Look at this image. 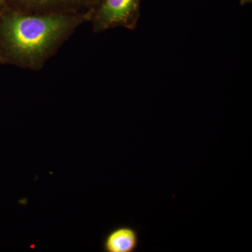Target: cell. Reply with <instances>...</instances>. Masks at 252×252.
Segmentation results:
<instances>
[{
    "label": "cell",
    "mask_w": 252,
    "mask_h": 252,
    "mask_svg": "<svg viewBox=\"0 0 252 252\" xmlns=\"http://www.w3.org/2000/svg\"><path fill=\"white\" fill-rule=\"evenodd\" d=\"M142 0H101L91 21L94 32L116 28L134 31L140 17Z\"/></svg>",
    "instance_id": "obj_2"
},
{
    "label": "cell",
    "mask_w": 252,
    "mask_h": 252,
    "mask_svg": "<svg viewBox=\"0 0 252 252\" xmlns=\"http://www.w3.org/2000/svg\"><path fill=\"white\" fill-rule=\"evenodd\" d=\"M139 244L140 238L135 228L122 225L109 232L104 238L103 248L107 252H133Z\"/></svg>",
    "instance_id": "obj_4"
},
{
    "label": "cell",
    "mask_w": 252,
    "mask_h": 252,
    "mask_svg": "<svg viewBox=\"0 0 252 252\" xmlns=\"http://www.w3.org/2000/svg\"><path fill=\"white\" fill-rule=\"evenodd\" d=\"M6 0H0V11L6 7Z\"/></svg>",
    "instance_id": "obj_5"
},
{
    "label": "cell",
    "mask_w": 252,
    "mask_h": 252,
    "mask_svg": "<svg viewBox=\"0 0 252 252\" xmlns=\"http://www.w3.org/2000/svg\"><path fill=\"white\" fill-rule=\"evenodd\" d=\"M252 0H240V3L241 5H245L247 4H250L252 3Z\"/></svg>",
    "instance_id": "obj_6"
},
{
    "label": "cell",
    "mask_w": 252,
    "mask_h": 252,
    "mask_svg": "<svg viewBox=\"0 0 252 252\" xmlns=\"http://www.w3.org/2000/svg\"><path fill=\"white\" fill-rule=\"evenodd\" d=\"M92 14H30L4 8L0 11L2 57L18 67L41 70L78 28Z\"/></svg>",
    "instance_id": "obj_1"
},
{
    "label": "cell",
    "mask_w": 252,
    "mask_h": 252,
    "mask_svg": "<svg viewBox=\"0 0 252 252\" xmlns=\"http://www.w3.org/2000/svg\"><path fill=\"white\" fill-rule=\"evenodd\" d=\"M101 0H6L10 9L30 14L94 13Z\"/></svg>",
    "instance_id": "obj_3"
}]
</instances>
